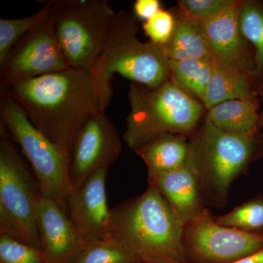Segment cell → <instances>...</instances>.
Here are the masks:
<instances>
[{
	"label": "cell",
	"instance_id": "6da1fadb",
	"mask_svg": "<svg viewBox=\"0 0 263 263\" xmlns=\"http://www.w3.org/2000/svg\"><path fill=\"white\" fill-rule=\"evenodd\" d=\"M31 122L68 160L78 133L101 111L87 71L69 68L30 79H0Z\"/></svg>",
	"mask_w": 263,
	"mask_h": 263
},
{
	"label": "cell",
	"instance_id": "7a4b0ae2",
	"mask_svg": "<svg viewBox=\"0 0 263 263\" xmlns=\"http://www.w3.org/2000/svg\"><path fill=\"white\" fill-rule=\"evenodd\" d=\"M183 224L154 186L111 210L108 238L136 254L143 263H187Z\"/></svg>",
	"mask_w": 263,
	"mask_h": 263
},
{
	"label": "cell",
	"instance_id": "3957f363",
	"mask_svg": "<svg viewBox=\"0 0 263 263\" xmlns=\"http://www.w3.org/2000/svg\"><path fill=\"white\" fill-rule=\"evenodd\" d=\"M138 32L136 15L126 10L115 13L103 50L89 72L102 112L110 103V80L115 74L151 89L169 81V60L162 48L152 41L141 42Z\"/></svg>",
	"mask_w": 263,
	"mask_h": 263
},
{
	"label": "cell",
	"instance_id": "277c9868",
	"mask_svg": "<svg viewBox=\"0 0 263 263\" xmlns=\"http://www.w3.org/2000/svg\"><path fill=\"white\" fill-rule=\"evenodd\" d=\"M128 97L130 112L123 138L134 152L161 135L191 134L205 108L170 80L156 89L132 82Z\"/></svg>",
	"mask_w": 263,
	"mask_h": 263
},
{
	"label": "cell",
	"instance_id": "5b68a950",
	"mask_svg": "<svg viewBox=\"0 0 263 263\" xmlns=\"http://www.w3.org/2000/svg\"><path fill=\"white\" fill-rule=\"evenodd\" d=\"M189 146L187 164L196 175L204 205L226 206L232 183L254 158L256 137L230 134L205 119Z\"/></svg>",
	"mask_w": 263,
	"mask_h": 263
},
{
	"label": "cell",
	"instance_id": "8992f818",
	"mask_svg": "<svg viewBox=\"0 0 263 263\" xmlns=\"http://www.w3.org/2000/svg\"><path fill=\"white\" fill-rule=\"evenodd\" d=\"M0 116L13 141L22 148L37 179L41 196L51 199L69 215L71 185L68 160L29 120L23 108L0 88Z\"/></svg>",
	"mask_w": 263,
	"mask_h": 263
},
{
	"label": "cell",
	"instance_id": "52a82bcc",
	"mask_svg": "<svg viewBox=\"0 0 263 263\" xmlns=\"http://www.w3.org/2000/svg\"><path fill=\"white\" fill-rule=\"evenodd\" d=\"M48 3V18L69 66L89 72L103 50L115 12L107 0Z\"/></svg>",
	"mask_w": 263,
	"mask_h": 263
},
{
	"label": "cell",
	"instance_id": "ba28073f",
	"mask_svg": "<svg viewBox=\"0 0 263 263\" xmlns=\"http://www.w3.org/2000/svg\"><path fill=\"white\" fill-rule=\"evenodd\" d=\"M6 132L1 124L0 235L41 249L37 228L41 190Z\"/></svg>",
	"mask_w": 263,
	"mask_h": 263
},
{
	"label": "cell",
	"instance_id": "9c48e42d",
	"mask_svg": "<svg viewBox=\"0 0 263 263\" xmlns=\"http://www.w3.org/2000/svg\"><path fill=\"white\" fill-rule=\"evenodd\" d=\"M187 263H233L263 249V233H250L221 226L204 208L183 227Z\"/></svg>",
	"mask_w": 263,
	"mask_h": 263
},
{
	"label": "cell",
	"instance_id": "30bf717a",
	"mask_svg": "<svg viewBox=\"0 0 263 263\" xmlns=\"http://www.w3.org/2000/svg\"><path fill=\"white\" fill-rule=\"evenodd\" d=\"M69 68L48 16L12 47L0 64V79H30Z\"/></svg>",
	"mask_w": 263,
	"mask_h": 263
},
{
	"label": "cell",
	"instance_id": "8fae6325",
	"mask_svg": "<svg viewBox=\"0 0 263 263\" xmlns=\"http://www.w3.org/2000/svg\"><path fill=\"white\" fill-rule=\"evenodd\" d=\"M122 145L117 128L100 111L90 117L76 136L68 158L71 189L77 187L99 170L120 157Z\"/></svg>",
	"mask_w": 263,
	"mask_h": 263
},
{
	"label": "cell",
	"instance_id": "7c38bea8",
	"mask_svg": "<svg viewBox=\"0 0 263 263\" xmlns=\"http://www.w3.org/2000/svg\"><path fill=\"white\" fill-rule=\"evenodd\" d=\"M108 171L105 167L96 171L80 186L71 189L69 195V216L86 243L109 236L111 210L105 193Z\"/></svg>",
	"mask_w": 263,
	"mask_h": 263
},
{
	"label": "cell",
	"instance_id": "4fadbf2b",
	"mask_svg": "<svg viewBox=\"0 0 263 263\" xmlns=\"http://www.w3.org/2000/svg\"><path fill=\"white\" fill-rule=\"evenodd\" d=\"M37 228L41 249L50 263H67L86 243L68 214L47 197L38 201Z\"/></svg>",
	"mask_w": 263,
	"mask_h": 263
},
{
	"label": "cell",
	"instance_id": "5bb4252c",
	"mask_svg": "<svg viewBox=\"0 0 263 263\" xmlns=\"http://www.w3.org/2000/svg\"><path fill=\"white\" fill-rule=\"evenodd\" d=\"M243 3L234 1L219 14L200 24L213 60L247 75L252 67L239 29V13Z\"/></svg>",
	"mask_w": 263,
	"mask_h": 263
},
{
	"label": "cell",
	"instance_id": "9a60e30c",
	"mask_svg": "<svg viewBox=\"0 0 263 263\" xmlns=\"http://www.w3.org/2000/svg\"><path fill=\"white\" fill-rule=\"evenodd\" d=\"M148 182L158 190L183 226L205 208L196 175L188 164L174 171L148 176Z\"/></svg>",
	"mask_w": 263,
	"mask_h": 263
},
{
	"label": "cell",
	"instance_id": "2e32d148",
	"mask_svg": "<svg viewBox=\"0 0 263 263\" xmlns=\"http://www.w3.org/2000/svg\"><path fill=\"white\" fill-rule=\"evenodd\" d=\"M144 161L148 176L179 169L187 164L190 146L186 136L161 135L135 151Z\"/></svg>",
	"mask_w": 263,
	"mask_h": 263
},
{
	"label": "cell",
	"instance_id": "e0dca14e",
	"mask_svg": "<svg viewBox=\"0 0 263 263\" xmlns=\"http://www.w3.org/2000/svg\"><path fill=\"white\" fill-rule=\"evenodd\" d=\"M161 48L169 61L191 59L213 62L212 52L201 24L183 13L176 18L172 37Z\"/></svg>",
	"mask_w": 263,
	"mask_h": 263
},
{
	"label": "cell",
	"instance_id": "ac0fdd59",
	"mask_svg": "<svg viewBox=\"0 0 263 263\" xmlns=\"http://www.w3.org/2000/svg\"><path fill=\"white\" fill-rule=\"evenodd\" d=\"M253 98L228 100L209 110L206 119L221 130L242 137L256 136L259 117Z\"/></svg>",
	"mask_w": 263,
	"mask_h": 263
},
{
	"label": "cell",
	"instance_id": "d6986e66",
	"mask_svg": "<svg viewBox=\"0 0 263 263\" xmlns=\"http://www.w3.org/2000/svg\"><path fill=\"white\" fill-rule=\"evenodd\" d=\"M253 98L247 75L219 62H212L210 81L202 100L208 110L223 102Z\"/></svg>",
	"mask_w": 263,
	"mask_h": 263
},
{
	"label": "cell",
	"instance_id": "ffe728a7",
	"mask_svg": "<svg viewBox=\"0 0 263 263\" xmlns=\"http://www.w3.org/2000/svg\"><path fill=\"white\" fill-rule=\"evenodd\" d=\"M212 72V62L200 60L169 61V80L202 101Z\"/></svg>",
	"mask_w": 263,
	"mask_h": 263
},
{
	"label": "cell",
	"instance_id": "44dd1931",
	"mask_svg": "<svg viewBox=\"0 0 263 263\" xmlns=\"http://www.w3.org/2000/svg\"><path fill=\"white\" fill-rule=\"evenodd\" d=\"M67 263H143L129 249L112 238L86 242Z\"/></svg>",
	"mask_w": 263,
	"mask_h": 263
},
{
	"label": "cell",
	"instance_id": "7402d4cb",
	"mask_svg": "<svg viewBox=\"0 0 263 263\" xmlns=\"http://www.w3.org/2000/svg\"><path fill=\"white\" fill-rule=\"evenodd\" d=\"M49 4L46 3L37 13L20 18L0 19V64L20 38L48 18Z\"/></svg>",
	"mask_w": 263,
	"mask_h": 263
},
{
	"label": "cell",
	"instance_id": "603a6c76",
	"mask_svg": "<svg viewBox=\"0 0 263 263\" xmlns=\"http://www.w3.org/2000/svg\"><path fill=\"white\" fill-rule=\"evenodd\" d=\"M218 224L250 233H263V198L257 197L224 215L214 216Z\"/></svg>",
	"mask_w": 263,
	"mask_h": 263
},
{
	"label": "cell",
	"instance_id": "cb8c5ba5",
	"mask_svg": "<svg viewBox=\"0 0 263 263\" xmlns=\"http://www.w3.org/2000/svg\"><path fill=\"white\" fill-rule=\"evenodd\" d=\"M240 34L255 49L256 70H263V10L252 2H243L239 13Z\"/></svg>",
	"mask_w": 263,
	"mask_h": 263
},
{
	"label": "cell",
	"instance_id": "d4e9b609",
	"mask_svg": "<svg viewBox=\"0 0 263 263\" xmlns=\"http://www.w3.org/2000/svg\"><path fill=\"white\" fill-rule=\"evenodd\" d=\"M0 263H50L41 249L0 235Z\"/></svg>",
	"mask_w": 263,
	"mask_h": 263
},
{
	"label": "cell",
	"instance_id": "484cf974",
	"mask_svg": "<svg viewBox=\"0 0 263 263\" xmlns=\"http://www.w3.org/2000/svg\"><path fill=\"white\" fill-rule=\"evenodd\" d=\"M233 3V0H181L179 5L183 15L202 22L219 14Z\"/></svg>",
	"mask_w": 263,
	"mask_h": 263
},
{
	"label": "cell",
	"instance_id": "4316f807",
	"mask_svg": "<svg viewBox=\"0 0 263 263\" xmlns=\"http://www.w3.org/2000/svg\"><path fill=\"white\" fill-rule=\"evenodd\" d=\"M176 18L172 13L167 10L160 9L152 18L146 21L143 28L152 43L157 46H163L174 33Z\"/></svg>",
	"mask_w": 263,
	"mask_h": 263
},
{
	"label": "cell",
	"instance_id": "83f0119b",
	"mask_svg": "<svg viewBox=\"0 0 263 263\" xmlns=\"http://www.w3.org/2000/svg\"><path fill=\"white\" fill-rule=\"evenodd\" d=\"M160 10L158 0H137L134 4V11L138 18L147 21Z\"/></svg>",
	"mask_w": 263,
	"mask_h": 263
},
{
	"label": "cell",
	"instance_id": "f1b7e54d",
	"mask_svg": "<svg viewBox=\"0 0 263 263\" xmlns=\"http://www.w3.org/2000/svg\"><path fill=\"white\" fill-rule=\"evenodd\" d=\"M233 263H263V249L249 257Z\"/></svg>",
	"mask_w": 263,
	"mask_h": 263
},
{
	"label": "cell",
	"instance_id": "f546056e",
	"mask_svg": "<svg viewBox=\"0 0 263 263\" xmlns=\"http://www.w3.org/2000/svg\"><path fill=\"white\" fill-rule=\"evenodd\" d=\"M262 126H263V111L262 115L259 117V127H262Z\"/></svg>",
	"mask_w": 263,
	"mask_h": 263
}]
</instances>
